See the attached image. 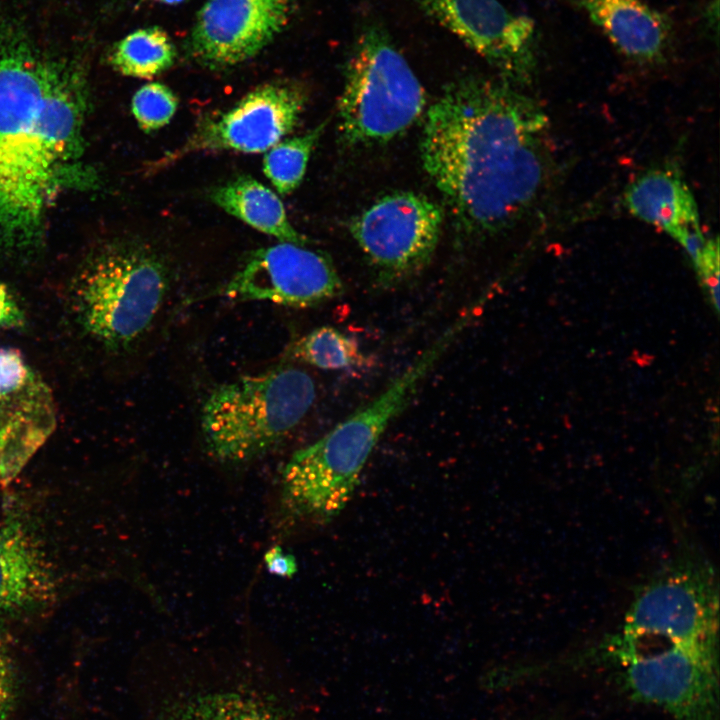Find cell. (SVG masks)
<instances>
[{
	"label": "cell",
	"mask_w": 720,
	"mask_h": 720,
	"mask_svg": "<svg viewBox=\"0 0 720 720\" xmlns=\"http://www.w3.org/2000/svg\"><path fill=\"white\" fill-rule=\"evenodd\" d=\"M548 129L542 107L517 86L464 75L428 108L421 161L465 228L496 232L543 192L551 165Z\"/></svg>",
	"instance_id": "cell-1"
},
{
	"label": "cell",
	"mask_w": 720,
	"mask_h": 720,
	"mask_svg": "<svg viewBox=\"0 0 720 720\" xmlns=\"http://www.w3.org/2000/svg\"><path fill=\"white\" fill-rule=\"evenodd\" d=\"M178 100L166 85L151 82L138 89L131 103L132 113L144 132H152L167 125L173 118Z\"/></svg>",
	"instance_id": "cell-22"
},
{
	"label": "cell",
	"mask_w": 720,
	"mask_h": 720,
	"mask_svg": "<svg viewBox=\"0 0 720 720\" xmlns=\"http://www.w3.org/2000/svg\"><path fill=\"white\" fill-rule=\"evenodd\" d=\"M162 258L143 245L111 248L79 274L73 306L81 326L111 349L125 348L150 328L168 290Z\"/></svg>",
	"instance_id": "cell-5"
},
{
	"label": "cell",
	"mask_w": 720,
	"mask_h": 720,
	"mask_svg": "<svg viewBox=\"0 0 720 720\" xmlns=\"http://www.w3.org/2000/svg\"><path fill=\"white\" fill-rule=\"evenodd\" d=\"M86 104L80 69L0 19V240L21 246L77 172Z\"/></svg>",
	"instance_id": "cell-2"
},
{
	"label": "cell",
	"mask_w": 720,
	"mask_h": 720,
	"mask_svg": "<svg viewBox=\"0 0 720 720\" xmlns=\"http://www.w3.org/2000/svg\"><path fill=\"white\" fill-rule=\"evenodd\" d=\"M53 570L32 533L18 520L0 528V613L40 608L54 599Z\"/></svg>",
	"instance_id": "cell-14"
},
{
	"label": "cell",
	"mask_w": 720,
	"mask_h": 720,
	"mask_svg": "<svg viewBox=\"0 0 720 720\" xmlns=\"http://www.w3.org/2000/svg\"><path fill=\"white\" fill-rule=\"evenodd\" d=\"M25 321L23 310L9 288L0 282V328H17Z\"/></svg>",
	"instance_id": "cell-25"
},
{
	"label": "cell",
	"mask_w": 720,
	"mask_h": 720,
	"mask_svg": "<svg viewBox=\"0 0 720 720\" xmlns=\"http://www.w3.org/2000/svg\"><path fill=\"white\" fill-rule=\"evenodd\" d=\"M590 20L627 58L664 60L672 40L671 20L642 0H579Z\"/></svg>",
	"instance_id": "cell-16"
},
{
	"label": "cell",
	"mask_w": 720,
	"mask_h": 720,
	"mask_svg": "<svg viewBox=\"0 0 720 720\" xmlns=\"http://www.w3.org/2000/svg\"><path fill=\"white\" fill-rule=\"evenodd\" d=\"M431 20L486 60L499 78L515 85L536 68L535 22L511 13L499 0H413Z\"/></svg>",
	"instance_id": "cell-10"
},
{
	"label": "cell",
	"mask_w": 720,
	"mask_h": 720,
	"mask_svg": "<svg viewBox=\"0 0 720 720\" xmlns=\"http://www.w3.org/2000/svg\"><path fill=\"white\" fill-rule=\"evenodd\" d=\"M342 292L341 278L326 254L306 245L280 242L253 251L219 295L305 308Z\"/></svg>",
	"instance_id": "cell-11"
},
{
	"label": "cell",
	"mask_w": 720,
	"mask_h": 720,
	"mask_svg": "<svg viewBox=\"0 0 720 720\" xmlns=\"http://www.w3.org/2000/svg\"><path fill=\"white\" fill-rule=\"evenodd\" d=\"M53 393L23 354L0 348V481L11 482L53 434Z\"/></svg>",
	"instance_id": "cell-13"
},
{
	"label": "cell",
	"mask_w": 720,
	"mask_h": 720,
	"mask_svg": "<svg viewBox=\"0 0 720 720\" xmlns=\"http://www.w3.org/2000/svg\"><path fill=\"white\" fill-rule=\"evenodd\" d=\"M315 397L313 379L291 365L221 384L202 407L205 446L222 462L256 459L296 428Z\"/></svg>",
	"instance_id": "cell-3"
},
{
	"label": "cell",
	"mask_w": 720,
	"mask_h": 720,
	"mask_svg": "<svg viewBox=\"0 0 720 720\" xmlns=\"http://www.w3.org/2000/svg\"><path fill=\"white\" fill-rule=\"evenodd\" d=\"M17 677L8 639L0 631V720H9L16 703Z\"/></svg>",
	"instance_id": "cell-23"
},
{
	"label": "cell",
	"mask_w": 720,
	"mask_h": 720,
	"mask_svg": "<svg viewBox=\"0 0 720 720\" xmlns=\"http://www.w3.org/2000/svg\"><path fill=\"white\" fill-rule=\"evenodd\" d=\"M325 125L321 123L300 136L281 140L267 151L263 172L279 194L287 195L300 185Z\"/></svg>",
	"instance_id": "cell-20"
},
{
	"label": "cell",
	"mask_w": 720,
	"mask_h": 720,
	"mask_svg": "<svg viewBox=\"0 0 720 720\" xmlns=\"http://www.w3.org/2000/svg\"><path fill=\"white\" fill-rule=\"evenodd\" d=\"M209 198L228 214L280 242L298 245L309 243L292 226L275 192L250 176H238L214 187Z\"/></svg>",
	"instance_id": "cell-18"
},
{
	"label": "cell",
	"mask_w": 720,
	"mask_h": 720,
	"mask_svg": "<svg viewBox=\"0 0 720 720\" xmlns=\"http://www.w3.org/2000/svg\"><path fill=\"white\" fill-rule=\"evenodd\" d=\"M156 720H294L273 693L249 684L226 683L187 688L169 696Z\"/></svg>",
	"instance_id": "cell-15"
},
{
	"label": "cell",
	"mask_w": 720,
	"mask_h": 720,
	"mask_svg": "<svg viewBox=\"0 0 720 720\" xmlns=\"http://www.w3.org/2000/svg\"><path fill=\"white\" fill-rule=\"evenodd\" d=\"M698 276L712 298L716 311L719 310V242L708 238L699 257L693 262Z\"/></svg>",
	"instance_id": "cell-24"
},
{
	"label": "cell",
	"mask_w": 720,
	"mask_h": 720,
	"mask_svg": "<svg viewBox=\"0 0 720 720\" xmlns=\"http://www.w3.org/2000/svg\"><path fill=\"white\" fill-rule=\"evenodd\" d=\"M266 568L277 576L291 577L297 571V563L294 556L285 554L280 546H274L264 556Z\"/></svg>",
	"instance_id": "cell-26"
},
{
	"label": "cell",
	"mask_w": 720,
	"mask_h": 720,
	"mask_svg": "<svg viewBox=\"0 0 720 720\" xmlns=\"http://www.w3.org/2000/svg\"><path fill=\"white\" fill-rule=\"evenodd\" d=\"M626 685L638 700L655 705L674 720H717V650L668 644L644 653L617 648Z\"/></svg>",
	"instance_id": "cell-9"
},
{
	"label": "cell",
	"mask_w": 720,
	"mask_h": 720,
	"mask_svg": "<svg viewBox=\"0 0 720 720\" xmlns=\"http://www.w3.org/2000/svg\"><path fill=\"white\" fill-rule=\"evenodd\" d=\"M425 90L378 23L365 24L357 34L344 68L338 118L350 145L388 142L418 120L425 109Z\"/></svg>",
	"instance_id": "cell-4"
},
{
	"label": "cell",
	"mask_w": 720,
	"mask_h": 720,
	"mask_svg": "<svg viewBox=\"0 0 720 720\" xmlns=\"http://www.w3.org/2000/svg\"><path fill=\"white\" fill-rule=\"evenodd\" d=\"M307 100L306 89L295 81L262 84L232 107L202 116L185 142L157 164L197 152H266L294 130Z\"/></svg>",
	"instance_id": "cell-8"
},
{
	"label": "cell",
	"mask_w": 720,
	"mask_h": 720,
	"mask_svg": "<svg viewBox=\"0 0 720 720\" xmlns=\"http://www.w3.org/2000/svg\"><path fill=\"white\" fill-rule=\"evenodd\" d=\"M141 1H154V2H159V3L165 4V5L174 6V5L181 4L186 0H141Z\"/></svg>",
	"instance_id": "cell-27"
},
{
	"label": "cell",
	"mask_w": 720,
	"mask_h": 720,
	"mask_svg": "<svg viewBox=\"0 0 720 720\" xmlns=\"http://www.w3.org/2000/svg\"><path fill=\"white\" fill-rule=\"evenodd\" d=\"M718 597L710 568L680 564L636 596L621 640L648 637L667 644L717 650Z\"/></svg>",
	"instance_id": "cell-7"
},
{
	"label": "cell",
	"mask_w": 720,
	"mask_h": 720,
	"mask_svg": "<svg viewBox=\"0 0 720 720\" xmlns=\"http://www.w3.org/2000/svg\"><path fill=\"white\" fill-rule=\"evenodd\" d=\"M296 0H206L190 36L193 58L210 69L241 64L288 25Z\"/></svg>",
	"instance_id": "cell-12"
},
{
	"label": "cell",
	"mask_w": 720,
	"mask_h": 720,
	"mask_svg": "<svg viewBox=\"0 0 720 720\" xmlns=\"http://www.w3.org/2000/svg\"><path fill=\"white\" fill-rule=\"evenodd\" d=\"M175 46L168 33L158 26L137 29L119 40L108 60L119 73L152 79L169 69L175 61Z\"/></svg>",
	"instance_id": "cell-19"
},
{
	"label": "cell",
	"mask_w": 720,
	"mask_h": 720,
	"mask_svg": "<svg viewBox=\"0 0 720 720\" xmlns=\"http://www.w3.org/2000/svg\"><path fill=\"white\" fill-rule=\"evenodd\" d=\"M444 215L425 195L400 191L377 199L356 216L350 233L384 287L404 282L431 261Z\"/></svg>",
	"instance_id": "cell-6"
},
{
	"label": "cell",
	"mask_w": 720,
	"mask_h": 720,
	"mask_svg": "<svg viewBox=\"0 0 720 720\" xmlns=\"http://www.w3.org/2000/svg\"><path fill=\"white\" fill-rule=\"evenodd\" d=\"M292 354L317 368L340 370L367 363L359 344L331 326L316 328L296 341Z\"/></svg>",
	"instance_id": "cell-21"
},
{
	"label": "cell",
	"mask_w": 720,
	"mask_h": 720,
	"mask_svg": "<svg viewBox=\"0 0 720 720\" xmlns=\"http://www.w3.org/2000/svg\"><path fill=\"white\" fill-rule=\"evenodd\" d=\"M629 212L667 234L680 245L702 233L695 198L682 177L672 169H651L626 188Z\"/></svg>",
	"instance_id": "cell-17"
}]
</instances>
